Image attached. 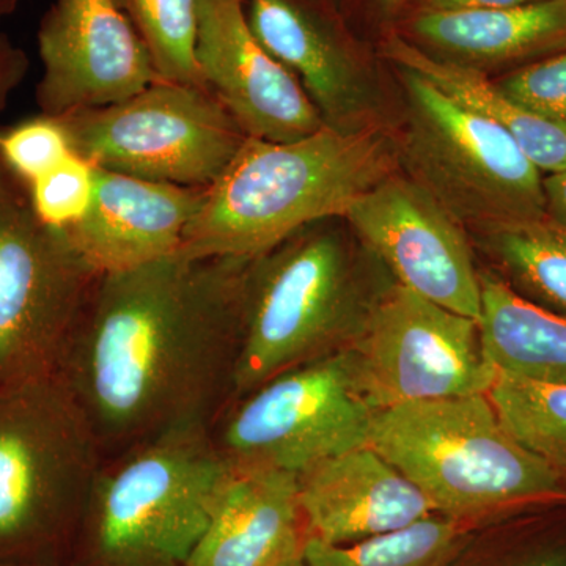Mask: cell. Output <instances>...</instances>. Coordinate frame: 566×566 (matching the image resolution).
<instances>
[{"label":"cell","instance_id":"83f0119b","mask_svg":"<svg viewBox=\"0 0 566 566\" xmlns=\"http://www.w3.org/2000/svg\"><path fill=\"white\" fill-rule=\"evenodd\" d=\"M73 153L59 118L40 115L0 133V161L22 185L51 172Z\"/></svg>","mask_w":566,"mask_h":566},{"label":"cell","instance_id":"52a82bcc","mask_svg":"<svg viewBox=\"0 0 566 566\" xmlns=\"http://www.w3.org/2000/svg\"><path fill=\"white\" fill-rule=\"evenodd\" d=\"M403 122L400 170L465 232L545 218L543 174L512 137L415 71L397 69Z\"/></svg>","mask_w":566,"mask_h":566},{"label":"cell","instance_id":"7a4b0ae2","mask_svg":"<svg viewBox=\"0 0 566 566\" xmlns=\"http://www.w3.org/2000/svg\"><path fill=\"white\" fill-rule=\"evenodd\" d=\"M398 170L397 133L382 122L353 129L324 125L290 142L248 137L208 188L181 251L255 259L308 223L344 218Z\"/></svg>","mask_w":566,"mask_h":566},{"label":"cell","instance_id":"4dcf8cb0","mask_svg":"<svg viewBox=\"0 0 566 566\" xmlns=\"http://www.w3.org/2000/svg\"><path fill=\"white\" fill-rule=\"evenodd\" d=\"M536 0H420L422 13H457V11H480L523 6Z\"/></svg>","mask_w":566,"mask_h":566},{"label":"cell","instance_id":"d590c367","mask_svg":"<svg viewBox=\"0 0 566 566\" xmlns=\"http://www.w3.org/2000/svg\"><path fill=\"white\" fill-rule=\"evenodd\" d=\"M0 566H32V565H0Z\"/></svg>","mask_w":566,"mask_h":566},{"label":"cell","instance_id":"cb8c5ba5","mask_svg":"<svg viewBox=\"0 0 566 566\" xmlns=\"http://www.w3.org/2000/svg\"><path fill=\"white\" fill-rule=\"evenodd\" d=\"M486 395L509 433L566 479V385L497 371Z\"/></svg>","mask_w":566,"mask_h":566},{"label":"cell","instance_id":"9a60e30c","mask_svg":"<svg viewBox=\"0 0 566 566\" xmlns=\"http://www.w3.org/2000/svg\"><path fill=\"white\" fill-rule=\"evenodd\" d=\"M95 169L91 210L66 230L93 270H133L181 251L186 230L202 208L208 188Z\"/></svg>","mask_w":566,"mask_h":566},{"label":"cell","instance_id":"6da1fadb","mask_svg":"<svg viewBox=\"0 0 566 566\" xmlns=\"http://www.w3.org/2000/svg\"><path fill=\"white\" fill-rule=\"evenodd\" d=\"M249 262L178 251L96 275L55 376L103 460L208 428L232 400Z\"/></svg>","mask_w":566,"mask_h":566},{"label":"cell","instance_id":"7c38bea8","mask_svg":"<svg viewBox=\"0 0 566 566\" xmlns=\"http://www.w3.org/2000/svg\"><path fill=\"white\" fill-rule=\"evenodd\" d=\"M344 219L395 282L479 319L482 290L471 237L401 170L365 192Z\"/></svg>","mask_w":566,"mask_h":566},{"label":"cell","instance_id":"f546056e","mask_svg":"<svg viewBox=\"0 0 566 566\" xmlns=\"http://www.w3.org/2000/svg\"><path fill=\"white\" fill-rule=\"evenodd\" d=\"M29 70L28 54L0 33V114L9 104L10 96L20 87Z\"/></svg>","mask_w":566,"mask_h":566},{"label":"cell","instance_id":"8fae6325","mask_svg":"<svg viewBox=\"0 0 566 566\" xmlns=\"http://www.w3.org/2000/svg\"><path fill=\"white\" fill-rule=\"evenodd\" d=\"M376 411L415 401L488 394L497 370L479 319L457 314L395 282L352 349Z\"/></svg>","mask_w":566,"mask_h":566},{"label":"cell","instance_id":"f1b7e54d","mask_svg":"<svg viewBox=\"0 0 566 566\" xmlns=\"http://www.w3.org/2000/svg\"><path fill=\"white\" fill-rule=\"evenodd\" d=\"M495 84L539 117L566 126V51L527 63Z\"/></svg>","mask_w":566,"mask_h":566},{"label":"cell","instance_id":"8992f818","mask_svg":"<svg viewBox=\"0 0 566 566\" xmlns=\"http://www.w3.org/2000/svg\"><path fill=\"white\" fill-rule=\"evenodd\" d=\"M102 461L57 376L0 390V565L62 566Z\"/></svg>","mask_w":566,"mask_h":566},{"label":"cell","instance_id":"44dd1931","mask_svg":"<svg viewBox=\"0 0 566 566\" xmlns=\"http://www.w3.org/2000/svg\"><path fill=\"white\" fill-rule=\"evenodd\" d=\"M480 334L495 370L566 385V316L524 300L490 268H480Z\"/></svg>","mask_w":566,"mask_h":566},{"label":"cell","instance_id":"7402d4cb","mask_svg":"<svg viewBox=\"0 0 566 566\" xmlns=\"http://www.w3.org/2000/svg\"><path fill=\"white\" fill-rule=\"evenodd\" d=\"M490 268L524 300L566 316V227L553 219L502 223L469 233Z\"/></svg>","mask_w":566,"mask_h":566},{"label":"cell","instance_id":"4fadbf2b","mask_svg":"<svg viewBox=\"0 0 566 566\" xmlns=\"http://www.w3.org/2000/svg\"><path fill=\"white\" fill-rule=\"evenodd\" d=\"M41 115L111 106L161 81L117 0H55L39 29Z\"/></svg>","mask_w":566,"mask_h":566},{"label":"cell","instance_id":"3957f363","mask_svg":"<svg viewBox=\"0 0 566 566\" xmlns=\"http://www.w3.org/2000/svg\"><path fill=\"white\" fill-rule=\"evenodd\" d=\"M394 283L344 218L308 223L251 259L232 398L353 349Z\"/></svg>","mask_w":566,"mask_h":566},{"label":"cell","instance_id":"5b68a950","mask_svg":"<svg viewBox=\"0 0 566 566\" xmlns=\"http://www.w3.org/2000/svg\"><path fill=\"white\" fill-rule=\"evenodd\" d=\"M232 468L208 428L175 431L106 458L70 566H182Z\"/></svg>","mask_w":566,"mask_h":566},{"label":"cell","instance_id":"d6986e66","mask_svg":"<svg viewBox=\"0 0 566 566\" xmlns=\"http://www.w3.org/2000/svg\"><path fill=\"white\" fill-rule=\"evenodd\" d=\"M411 32L436 57L480 71L542 61L566 51V0L457 13L419 11Z\"/></svg>","mask_w":566,"mask_h":566},{"label":"cell","instance_id":"836d02e7","mask_svg":"<svg viewBox=\"0 0 566 566\" xmlns=\"http://www.w3.org/2000/svg\"><path fill=\"white\" fill-rule=\"evenodd\" d=\"M379 6L382 7V10L387 11V13H395L401 6L406 2V0H378Z\"/></svg>","mask_w":566,"mask_h":566},{"label":"cell","instance_id":"ac0fdd59","mask_svg":"<svg viewBox=\"0 0 566 566\" xmlns=\"http://www.w3.org/2000/svg\"><path fill=\"white\" fill-rule=\"evenodd\" d=\"M305 539L296 474L232 469L182 566H279L301 556Z\"/></svg>","mask_w":566,"mask_h":566},{"label":"cell","instance_id":"d6a6232c","mask_svg":"<svg viewBox=\"0 0 566 566\" xmlns=\"http://www.w3.org/2000/svg\"><path fill=\"white\" fill-rule=\"evenodd\" d=\"M18 2H20V0H0V22L6 20L9 14L13 13Z\"/></svg>","mask_w":566,"mask_h":566},{"label":"cell","instance_id":"5bb4252c","mask_svg":"<svg viewBox=\"0 0 566 566\" xmlns=\"http://www.w3.org/2000/svg\"><path fill=\"white\" fill-rule=\"evenodd\" d=\"M196 62L205 87L252 139L297 140L326 125L292 71L252 32L243 0H200Z\"/></svg>","mask_w":566,"mask_h":566},{"label":"cell","instance_id":"e0dca14e","mask_svg":"<svg viewBox=\"0 0 566 566\" xmlns=\"http://www.w3.org/2000/svg\"><path fill=\"white\" fill-rule=\"evenodd\" d=\"M245 14L256 39L292 71L327 126L382 122L374 87L315 10L300 0H251Z\"/></svg>","mask_w":566,"mask_h":566},{"label":"cell","instance_id":"4316f807","mask_svg":"<svg viewBox=\"0 0 566 566\" xmlns=\"http://www.w3.org/2000/svg\"><path fill=\"white\" fill-rule=\"evenodd\" d=\"M95 170L93 164L73 151L51 172L28 185L29 202L36 218L54 229H73L91 210Z\"/></svg>","mask_w":566,"mask_h":566},{"label":"cell","instance_id":"484cf974","mask_svg":"<svg viewBox=\"0 0 566 566\" xmlns=\"http://www.w3.org/2000/svg\"><path fill=\"white\" fill-rule=\"evenodd\" d=\"M150 52L159 76L203 85L196 62L200 0H117Z\"/></svg>","mask_w":566,"mask_h":566},{"label":"cell","instance_id":"30bf717a","mask_svg":"<svg viewBox=\"0 0 566 566\" xmlns=\"http://www.w3.org/2000/svg\"><path fill=\"white\" fill-rule=\"evenodd\" d=\"M59 120L73 151L93 166L188 188H211L248 139L205 85L166 80Z\"/></svg>","mask_w":566,"mask_h":566},{"label":"cell","instance_id":"d4e9b609","mask_svg":"<svg viewBox=\"0 0 566 566\" xmlns=\"http://www.w3.org/2000/svg\"><path fill=\"white\" fill-rule=\"evenodd\" d=\"M449 566H566V521L526 512L486 524Z\"/></svg>","mask_w":566,"mask_h":566},{"label":"cell","instance_id":"9c48e42d","mask_svg":"<svg viewBox=\"0 0 566 566\" xmlns=\"http://www.w3.org/2000/svg\"><path fill=\"white\" fill-rule=\"evenodd\" d=\"M98 274L0 161V390L57 375Z\"/></svg>","mask_w":566,"mask_h":566},{"label":"cell","instance_id":"ba28073f","mask_svg":"<svg viewBox=\"0 0 566 566\" xmlns=\"http://www.w3.org/2000/svg\"><path fill=\"white\" fill-rule=\"evenodd\" d=\"M376 409L357 378L352 349L290 368L232 398L208 427L232 469L301 474L368 444Z\"/></svg>","mask_w":566,"mask_h":566},{"label":"cell","instance_id":"ffe728a7","mask_svg":"<svg viewBox=\"0 0 566 566\" xmlns=\"http://www.w3.org/2000/svg\"><path fill=\"white\" fill-rule=\"evenodd\" d=\"M382 51L397 69L415 71L461 106L501 126L543 175L566 169V126L515 102L483 71L436 57L397 35L386 40Z\"/></svg>","mask_w":566,"mask_h":566},{"label":"cell","instance_id":"603a6c76","mask_svg":"<svg viewBox=\"0 0 566 566\" xmlns=\"http://www.w3.org/2000/svg\"><path fill=\"white\" fill-rule=\"evenodd\" d=\"M476 528L464 521L431 515L353 545H327L308 536L303 558L307 566H449Z\"/></svg>","mask_w":566,"mask_h":566},{"label":"cell","instance_id":"1f68e13d","mask_svg":"<svg viewBox=\"0 0 566 566\" xmlns=\"http://www.w3.org/2000/svg\"><path fill=\"white\" fill-rule=\"evenodd\" d=\"M543 191H545L546 216L566 227V169L556 174L543 175Z\"/></svg>","mask_w":566,"mask_h":566},{"label":"cell","instance_id":"e575fe53","mask_svg":"<svg viewBox=\"0 0 566 566\" xmlns=\"http://www.w3.org/2000/svg\"><path fill=\"white\" fill-rule=\"evenodd\" d=\"M279 566H307V564H305L303 554H301V556L290 558V560L283 562V564Z\"/></svg>","mask_w":566,"mask_h":566},{"label":"cell","instance_id":"277c9868","mask_svg":"<svg viewBox=\"0 0 566 566\" xmlns=\"http://www.w3.org/2000/svg\"><path fill=\"white\" fill-rule=\"evenodd\" d=\"M368 446L452 520L482 527L566 506L565 476L509 433L486 394L382 409Z\"/></svg>","mask_w":566,"mask_h":566},{"label":"cell","instance_id":"2e32d148","mask_svg":"<svg viewBox=\"0 0 566 566\" xmlns=\"http://www.w3.org/2000/svg\"><path fill=\"white\" fill-rule=\"evenodd\" d=\"M307 538L353 545L438 515L422 491L374 447L327 458L297 474Z\"/></svg>","mask_w":566,"mask_h":566}]
</instances>
